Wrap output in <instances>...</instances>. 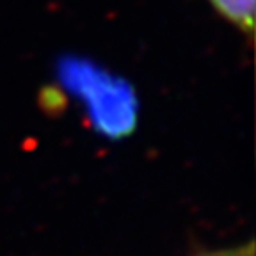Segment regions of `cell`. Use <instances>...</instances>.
Wrapping results in <instances>:
<instances>
[{
	"label": "cell",
	"instance_id": "6da1fadb",
	"mask_svg": "<svg viewBox=\"0 0 256 256\" xmlns=\"http://www.w3.org/2000/svg\"><path fill=\"white\" fill-rule=\"evenodd\" d=\"M219 14L244 32L254 27V0H210Z\"/></svg>",
	"mask_w": 256,
	"mask_h": 256
},
{
	"label": "cell",
	"instance_id": "7a4b0ae2",
	"mask_svg": "<svg viewBox=\"0 0 256 256\" xmlns=\"http://www.w3.org/2000/svg\"><path fill=\"white\" fill-rule=\"evenodd\" d=\"M212 256H252V251L251 248L248 249V251H235V252H222V254H212Z\"/></svg>",
	"mask_w": 256,
	"mask_h": 256
}]
</instances>
